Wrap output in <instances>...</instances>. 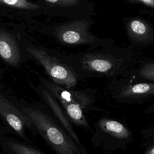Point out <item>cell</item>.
Returning <instances> with one entry per match:
<instances>
[{"label": "cell", "mask_w": 154, "mask_h": 154, "mask_svg": "<svg viewBox=\"0 0 154 154\" xmlns=\"http://www.w3.org/2000/svg\"><path fill=\"white\" fill-rule=\"evenodd\" d=\"M67 57L66 61L79 78H116L132 70L137 58L131 51L102 47Z\"/></svg>", "instance_id": "6da1fadb"}, {"label": "cell", "mask_w": 154, "mask_h": 154, "mask_svg": "<svg viewBox=\"0 0 154 154\" xmlns=\"http://www.w3.org/2000/svg\"><path fill=\"white\" fill-rule=\"evenodd\" d=\"M22 111L34 128L57 154H88L85 147L74 141L49 114L28 106L23 108Z\"/></svg>", "instance_id": "7a4b0ae2"}, {"label": "cell", "mask_w": 154, "mask_h": 154, "mask_svg": "<svg viewBox=\"0 0 154 154\" xmlns=\"http://www.w3.org/2000/svg\"><path fill=\"white\" fill-rule=\"evenodd\" d=\"M94 22L91 17L70 19L55 26L52 33L60 43L68 46H85L91 49L113 46V39L100 38L91 32Z\"/></svg>", "instance_id": "3957f363"}, {"label": "cell", "mask_w": 154, "mask_h": 154, "mask_svg": "<svg viewBox=\"0 0 154 154\" xmlns=\"http://www.w3.org/2000/svg\"><path fill=\"white\" fill-rule=\"evenodd\" d=\"M91 132L93 145L107 152L125 150L133 141V133L127 125L106 116L93 124Z\"/></svg>", "instance_id": "277c9868"}, {"label": "cell", "mask_w": 154, "mask_h": 154, "mask_svg": "<svg viewBox=\"0 0 154 154\" xmlns=\"http://www.w3.org/2000/svg\"><path fill=\"white\" fill-rule=\"evenodd\" d=\"M26 51L43 66L54 83L67 89H72L76 85L78 80L76 74L63 61L40 48L28 46Z\"/></svg>", "instance_id": "5b68a950"}, {"label": "cell", "mask_w": 154, "mask_h": 154, "mask_svg": "<svg viewBox=\"0 0 154 154\" xmlns=\"http://www.w3.org/2000/svg\"><path fill=\"white\" fill-rule=\"evenodd\" d=\"M110 90L113 99L119 103H138L154 97V82H117L110 87Z\"/></svg>", "instance_id": "8992f818"}, {"label": "cell", "mask_w": 154, "mask_h": 154, "mask_svg": "<svg viewBox=\"0 0 154 154\" xmlns=\"http://www.w3.org/2000/svg\"><path fill=\"white\" fill-rule=\"evenodd\" d=\"M45 85L58 102L78 105L85 112L91 111H103L94 105L96 102L94 90L67 89L54 82H46Z\"/></svg>", "instance_id": "52a82bcc"}, {"label": "cell", "mask_w": 154, "mask_h": 154, "mask_svg": "<svg viewBox=\"0 0 154 154\" xmlns=\"http://www.w3.org/2000/svg\"><path fill=\"white\" fill-rule=\"evenodd\" d=\"M129 40L137 46H148L154 42V26L141 17H135L125 22Z\"/></svg>", "instance_id": "ba28073f"}, {"label": "cell", "mask_w": 154, "mask_h": 154, "mask_svg": "<svg viewBox=\"0 0 154 154\" xmlns=\"http://www.w3.org/2000/svg\"><path fill=\"white\" fill-rule=\"evenodd\" d=\"M0 116L4 118L18 135L23 139L25 138V128H31L32 126L23 112L20 111L1 95H0Z\"/></svg>", "instance_id": "9c48e42d"}, {"label": "cell", "mask_w": 154, "mask_h": 154, "mask_svg": "<svg viewBox=\"0 0 154 154\" xmlns=\"http://www.w3.org/2000/svg\"><path fill=\"white\" fill-rule=\"evenodd\" d=\"M0 56L8 64L16 66L20 60V49L13 35L0 28Z\"/></svg>", "instance_id": "30bf717a"}, {"label": "cell", "mask_w": 154, "mask_h": 154, "mask_svg": "<svg viewBox=\"0 0 154 154\" xmlns=\"http://www.w3.org/2000/svg\"><path fill=\"white\" fill-rule=\"evenodd\" d=\"M42 95L48 105L57 119L58 123L62 126L64 130L78 144L82 145L81 141L73 129L72 125L66 117L65 112L57 99L52 95V94L45 88L42 91Z\"/></svg>", "instance_id": "8fae6325"}, {"label": "cell", "mask_w": 154, "mask_h": 154, "mask_svg": "<svg viewBox=\"0 0 154 154\" xmlns=\"http://www.w3.org/2000/svg\"><path fill=\"white\" fill-rule=\"evenodd\" d=\"M58 102L72 125L80 127L86 132L91 131V126L85 117V112L80 106L65 102Z\"/></svg>", "instance_id": "7c38bea8"}, {"label": "cell", "mask_w": 154, "mask_h": 154, "mask_svg": "<svg viewBox=\"0 0 154 154\" xmlns=\"http://www.w3.org/2000/svg\"><path fill=\"white\" fill-rule=\"evenodd\" d=\"M2 146L9 154H44L28 144L11 138H4Z\"/></svg>", "instance_id": "4fadbf2b"}, {"label": "cell", "mask_w": 154, "mask_h": 154, "mask_svg": "<svg viewBox=\"0 0 154 154\" xmlns=\"http://www.w3.org/2000/svg\"><path fill=\"white\" fill-rule=\"evenodd\" d=\"M143 112L146 114L152 115L154 117V103L143 110ZM140 134L142 136L144 141L142 146L147 147V146L154 144V125L141 129Z\"/></svg>", "instance_id": "5bb4252c"}, {"label": "cell", "mask_w": 154, "mask_h": 154, "mask_svg": "<svg viewBox=\"0 0 154 154\" xmlns=\"http://www.w3.org/2000/svg\"><path fill=\"white\" fill-rule=\"evenodd\" d=\"M138 75L149 82H154V61L141 65L138 69Z\"/></svg>", "instance_id": "9a60e30c"}, {"label": "cell", "mask_w": 154, "mask_h": 154, "mask_svg": "<svg viewBox=\"0 0 154 154\" xmlns=\"http://www.w3.org/2000/svg\"><path fill=\"white\" fill-rule=\"evenodd\" d=\"M0 3L25 10H35L39 7L38 5L32 4L28 0H0Z\"/></svg>", "instance_id": "2e32d148"}, {"label": "cell", "mask_w": 154, "mask_h": 154, "mask_svg": "<svg viewBox=\"0 0 154 154\" xmlns=\"http://www.w3.org/2000/svg\"><path fill=\"white\" fill-rule=\"evenodd\" d=\"M131 4L139 5L149 13H154V0H124Z\"/></svg>", "instance_id": "e0dca14e"}, {"label": "cell", "mask_w": 154, "mask_h": 154, "mask_svg": "<svg viewBox=\"0 0 154 154\" xmlns=\"http://www.w3.org/2000/svg\"><path fill=\"white\" fill-rule=\"evenodd\" d=\"M141 154H154V144L146 147L145 151Z\"/></svg>", "instance_id": "ac0fdd59"}]
</instances>
